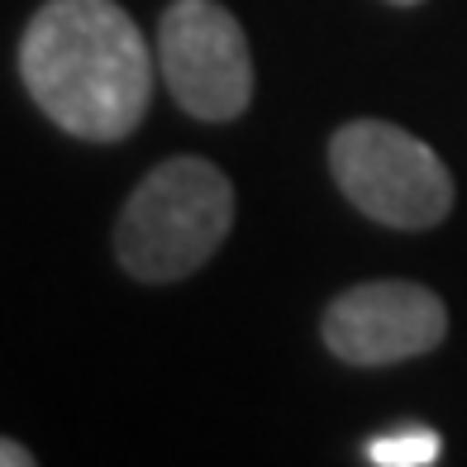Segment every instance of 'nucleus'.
<instances>
[{"instance_id": "nucleus-6", "label": "nucleus", "mask_w": 467, "mask_h": 467, "mask_svg": "<svg viewBox=\"0 0 467 467\" xmlns=\"http://www.w3.org/2000/svg\"><path fill=\"white\" fill-rule=\"evenodd\" d=\"M368 458L377 467H424V462H439V434L430 430H410V434H391V439H377Z\"/></svg>"}, {"instance_id": "nucleus-4", "label": "nucleus", "mask_w": 467, "mask_h": 467, "mask_svg": "<svg viewBox=\"0 0 467 467\" xmlns=\"http://www.w3.org/2000/svg\"><path fill=\"white\" fill-rule=\"evenodd\" d=\"M162 81L196 119H234L253 96L248 38L215 0H172L158 29Z\"/></svg>"}, {"instance_id": "nucleus-3", "label": "nucleus", "mask_w": 467, "mask_h": 467, "mask_svg": "<svg viewBox=\"0 0 467 467\" xmlns=\"http://www.w3.org/2000/svg\"><path fill=\"white\" fill-rule=\"evenodd\" d=\"M329 167L363 215L396 229H430L453 205V177L434 148L381 119L344 124L329 143Z\"/></svg>"}, {"instance_id": "nucleus-5", "label": "nucleus", "mask_w": 467, "mask_h": 467, "mask_svg": "<svg viewBox=\"0 0 467 467\" xmlns=\"http://www.w3.org/2000/svg\"><path fill=\"white\" fill-rule=\"evenodd\" d=\"M449 310L430 286L415 282H368L344 291L325 310V344L353 368L406 363L443 344Z\"/></svg>"}, {"instance_id": "nucleus-1", "label": "nucleus", "mask_w": 467, "mask_h": 467, "mask_svg": "<svg viewBox=\"0 0 467 467\" xmlns=\"http://www.w3.org/2000/svg\"><path fill=\"white\" fill-rule=\"evenodd\" d=\"M19 72L53 124L87 143H115L153 96V57L115 0H48L19 44Z\"/></svg>"}, {"instance_id": "nucleus-2", "label": "nucleus", "mask_w": 467, "mask_h": 467, "mask_svg": "<svg viewBox=\"0 0 467 467\" xmlns=\"http://www.w3.org/2000/svg\"><path fill=\"white\" fill-rule=\"evenodd\" d=\"M234 220V186L215 162L172 158L153 167L119 210L115 253L139 282L191 277L224 244Z\"/></svg>"}, {"instance_id": "nucleus-8", "label": "nucleus", "mask_w": 467, "mask_h": 467, "mask_svg": "<svg viewBox=\"0 0 467 467\" xmlns=\"http://www.w3.org/2000/svg\"><path fill=\"white\" fill-rule=\"evenodd\" d=\"M391 5H415V0H391Z\"/></svg>"}, {"instance_id": "nucleus-7", "label": "nucleus", "mask_w": 467, "mask_h": 467, "mask_svg": "<svg viewBox=\"0 0 467 467\" xmlns=\"http://www.w3.org/2000/svg\"><path fill=\"white\" fill-rule=\"evenodd\" d=\"M29 462H34L29 449H19L15 439H0V467H29Z\"/></svg>"}]
</instances>
